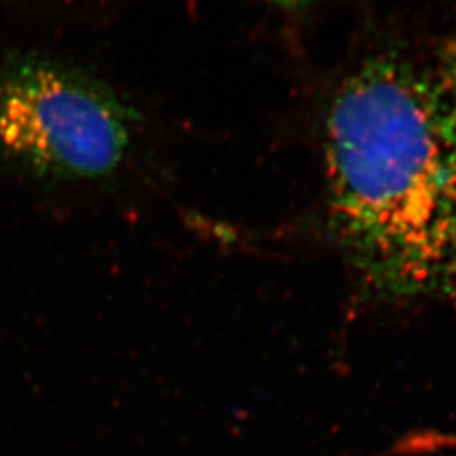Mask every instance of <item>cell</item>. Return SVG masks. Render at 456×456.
I'll use <instances>...</instances> for the list:
<instances>
[{
    "label": "cell",
    "mask_w": 456,
    "mask_h": 456,
    "mask_svg": "<svg viewBox=\"0 0 456 456\" xmlns=\"http://www.w3.org/2000/svg\"><path fill=\"white\" fill-rule=\"evenodd\" d=\"M330 227L372 301L456 305V103L416 68L374 60L325 132Z\"/></svg>",
    "instance_id": "obj_1"
},
{
    "label": "cell",
    "mask_w": 456,
    "mask_h": 456,
    "mask_svg": "<svg viewBox=\"0 0 456 456\" xmlns=\"http://www.w3.org/2000/svg\"><path fill=\"white\" fill-rule=\"evenodd\" d=\"M131 142L124 105L80 73L29 61L0 75V149L17 161L97 180L120 167Z\"/></svg>",
    "instance_id": "obj_2"
},
{
    "label": "cell",
    "mask_w": 456,
    "mask_h": 456,
    "mask_svg": "<svg viewBox=\"0 0 456 456\" xmlns=\"http://www.w3.org/2000/svg\"><path fill=\"white\" fill-rule=\"evenodd\" d=\"M271 2L286 5V7H294V5H303V4H306V2H310V0H271Z\"/></svg>",
    "instance_id": "obj_3"
},
{
    "label": "cell",
    "mask_w": 456,
    "mask_h": 456,
    "mask_svg": "<svg viewBox=\"0 0 456 456\" xmlns=\"http://www.w3.org/2000/svg\"><path fill=\"white\" fill-rule=\"evenodd\" d=\"M452 86H453V100H455L456 103V53L455 58H453V61H452Z\"/></svg>",
    "instance_id": "obj_4"
}]
</instances>
